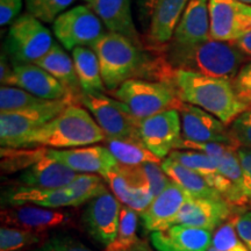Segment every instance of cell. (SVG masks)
Listing matches in <instances>:
<instances>
[{"label":"cell","instance_id":"obj_37","mask_svg":"<svg viewBox=\"0 0 251 251\" xmlns=\"http://www.w3.org/2000/svg\"><path fill=\"white\" fill-rule=\"evenodd\" d=\"M233 85L241 101L251 108V61L241 68L233 80Z\"/></svg>","mask_w":251,"mask_h":251},{"label":"cell","instance_id":"obj_39","mask_svg":"<svg viewBox=\"0 0 251 251\" xmlns=\"http://www.w3.org/2000/svg\"><path fill=\"white\" fill-rule=\"evenodd\" d=\"M23 0H0V25H12L20 17Z\"/></svg>","mask_w":251,"mask_h":251},{"label":"cell","instance_id":"obj_10","mask_svg":"<svg viewBox=\"0 0 251 251\" xmlns=\"http://www.w3.org/2000/svg\"><path fill=\"white\" fill-rule=\"evenodd\" d=\"M139 135L143 146L163 161L183 142L179 112L169 109L139 120Z\"/></svg>","mask_w":251,"mask_h":251},{"label":"cell","instance_id":"obj_1","mask_svg":"<svg viewBox=\"0 0 251 251\" xmlns=\"http://www.w3.org/2000/svg\"><path fill=\"white\" fill-rule=\"evenodd\" d=\"M163 83L175 91L180 101L208 112L227 126L250 108L237 97L233 81L222 78L170 68Z\"/></svg>","mask_w":251,"mask_h":251},{"label":"cell","instance_id":"obj_26","mask_svg":"<svg viewBox=\"0 0 251 251\" xmlns=\"http://www.w3.org/2000/svg\"><path fill=\"white\" fill-rule=\"evenodd\" d=\"M35 64L51 75L62 84L72 98L79 101L80 97L83 96V90L78 80L74 59L57 43H55L48 54L43 56Z\"/></svg>","mask_w":251,"mask_h":251},{"label":"cell","instance_id":"obj_30","mask_svg":"<svg viewBox=\"0 0 251 251\" xmlns=\"http://www.w3.org/2000/svg\"><path fill=\"white\" fill-rule=\"evenodd\" d=\"M137 224V212L128 206H122L118 235L113 243L106 247L105 251H133L141 243L136 234Z\"/></svg>","mask_w":251,"mask_h":251},{"label":"cell","instance_id":"obj_16","mask_svg":"<svg viewBox=\"0 0 251 251\" xmlns=\"http://www.w3.org/2000/svg\"><path fill=\"white\" fill-rule=\"evenodd\" d=\"M188 2L190 0H158L150 20L144 48H148L152 54L164 51Z\"/></svg>","mask_w":251,"mask_h":251},{"label":"cell","instance_id":"obj_19","mask_svg":"<svg viewBox=\"0 0 251 251\" xmlns=\"http://www.w3.org/2000/svg\"><path fill=\"white\" fill-rule=\"evenodd\" d=\"M5 85L19 87L45 100H59L71 97L59 81L36 64L13 67Z\"/></svg>","mask_w":251,"mask_h":251},{"label":"cell","instance_id":"obj_24","mask_svg":"<svg viewBox=\"0 0 251 251\" xmlns=\"http://www.w3.org/2000/svg\"><path fill=\"white\" fill-rule=\"evenodd\" d=\"M79 174L46 153L27 168L20 176L23 186L37 188H62L68 186Z\"/></svg>","mask_w":251,"mask_h":251},{"label":"cell","instance_id":"obj_43","mask_svg":"<svg viewBox=\"0 0 251 251\" xmlns=\"http://www.w3.org/2000/svg\"><path fill=\"white\" fill-rule=\"evenodd\" d=\"M12 71H13V67L9 65V61L7 55L2 52L1 54V64H0V80H1V86L5 85L6 80L11 76Z\"/></svg>","mask_w":251,"mask_h":251},{"label":"cell","instance_id":"obj_2","mask_svg":"<svg viewBox=\"0 0 251 251\" xmlns=\"http://www.w3.org/2000/svg\"><path fill=\"white\" fill-rule=\"evenodd\" d=\"M159 55L171 69L230 81L248 61L233 43L213 39L190 47L169 45Z\"/></svg>","mask_w":251,"mask_h":251},{"label":"cell","instance_id":"obj_22","mask_svg":"<svg viewBox=\"0 0 251 251\" xmlns=\"http://www.w3.org/2000/svg\"><path fill=\"white\" fill-rule=\"evenodd\" d=\"M208 2L209 0H190L169 45L190 47L212 39Z\"/></svg>","mask_w":251,"mask_h":251},{"label":"cell","instance_id":"obj_3","mask_svg":"<svg viewBox=\"0 0 251 251\" xmlns=\"http://www.w3.org/2000/svg\"><path fill=\"white\" fill-rule=\"evenodd\" d=\"M91 49L98 56L103 84L109 92L137 76L155 78L157 57L149 59L143 48L127 37L108 31Z\"/></svg>","mask_w":251,"mask_h":251},{"label":"cell","instance_id":"obj_29","mask_svg":"<svg viewBox=\"0 0 251 251\" xmlns=\"http://www.w3.org/2000/svg\"><path fill=\"white\" fill-rule=\"evenodd\" d=\"M105 142L106 148L121 165L139 166L144 163H162V159L149 151L141 141L106 139Z\"/></svg>","mask_w":251,"mask_h":251},{"label":"cell","instance_id":"obj_35","mask_svg":"<svg viewBox=\"0 0 251 251\" xmlns=\"http://www.w3.org/2000/svg\"><path fill=\"white\" fill-rule=\"evenodd\" d=\"M231 137L242 148L251 150V108L240 114L229 125Z\"/></svg>","mask_w":251,"mask_h":251},{"label":"cell","instance_id":"obj_15","mask_svg":"<svg viewBox=\"0 0 251 251\" xmlns=\"http://www.w3.org/2000/svg\"><path fill=\"white\" fill-rule=\"evenodd\" d=\"M231 206L224 198H193L185 202L175 225L216 230L231 218Z\"/></svg>","mask_w":251,"mask_h":251},{"label":"cell","instance_id":"obj_44","mask_svg":"<svg viewBox=\"0 0 251 251\" xmlns=\"http://www.w3.org/2000/svg\"><path fill=\"white\" fill-rule=\"evenodd\" d=\"M208 251H218V250H215L214 248H212V247H211V248H209V249H208ZM226 251H249V249H248L246 244H242V246L238 247V248H235V249L226 250Z\"/></svg>","mask_w":251,"mask_h":251},{"label":"cell","instance_id":"obj_12","mask_svg":"<svg viewBox=\"0 0 251 251\" xmlns=\"http://www.w3.org/2000/svg\"><path fill=\"white\" fill-rule=\"evenodd\" d=\"M211 37L233 43L251 30V6L237 0H209Z\"/></svg>","mask_w":251,"mask_h":251},{"label":"cell","instance_id":"obj_41","mask_svg":"<svg viewBox=\"0 0 251 251\" xmlns=\"http://www.w3.org/2000/svg\"><path fill=\"white\" fill-rule=\"evenodd\" d=\"M157 2H158V0H136L139 19L143 25L150 24Z\"/></svg>","mask_w":251,"mask_h":251},{"label":"cell","instance_id":"obj_23","mask_svg":"<svg viewBox=\"0 0 251 251\" xmlns=\"http://www.w3.org/2000/svg\"><path fill=\"white\" fill-rule=\"evenodd\" d=\"M1 219L7 227L11 226V227L36 233V231H45L68 224L70 221V215L57 209L21 205L13 206L12 208L2 211Z\"/></svg>","mask_w":251,"mask_h":251},{"label":"cell","instance_id":"obj_8","mask_svg":"<svg viewBox=\"0 0 251 251\" xmlns=\"http://www.w3.org/2000/svg\"><path fill=\"white\" fill-rule=\"evenodd\" d=\"M79 102L91 113L105 133L106 139L141 141L139 119L135 118L122 102L105 94H83Z\"/></svg>","mask_w":251,"mask_h":251},{"label":"cell","instance_id":"obj_42","mask_svg":"<svg viewBox=\"0 0 251 251\" xmlns=\"http://www.w3.org/2000/svg\"><path fill=\"white\" fill-rule=\"evenodd\" d=\"M233 45L236 47V49L248 59V61L251 59V30L243 37H241V39H238L237 41L233 42Z\"/></svg>","mask_w":251,"mask_h":251},{"label":"cell","instance_id":"obj_33","mask_svg":"<svg viewBox=\"0 0 251 251\" xmlns=\"http://www.w3.org/2000/svg\"><path fill=\"white\" fill-rule=\"evenodd\" d=\"M40 242V236L33 231L14 227L0 229V251H17Z\"/></svg>","mask_w":251,"mask_h":251},{"label":"cell","instance_id":"obj_25","mask_svg":"<svg viewBox=\"0 0 251 251\" xmlns=\"http://www.w3.org/2000/svg\"><path fill=\"white\" fill-rule=\"evenodd\" d=\"M6 200L12 206L31 205L46 207V208H62V207H76L80 203L76 194L69 186L62 188H37L20 186L6 194Z\"/></svg>","mask_w":251,"mask_h":251},{"label":"cell","instance_id":"obj_40","mask_svg":"<svg viewBox=\"0 0 251 251\" xmlns=\"http://www.w3.org/2000/svg\"><path fill=\"white\" fill-rule=\"evenodd\" d=\"M235 228L238 237L251 251V209H247L235 218Z\"/></svg>","mask_w":251,"mask_h":251},{"label":"cell","instance_id":"obj_13","mask_svg":"<svg viewBox=\"0 0 251 251\" xmlns=\"http://www.w3.org/2000/svg\"><path fill=\"white\" fill-rule=\"evenodd\" d=\"M103 178L119 201L140 214L146 211L155 199L139 166L119 164L117 168L103 176Z\"/></svg>","mask_w":251,"mask_h":251},{"label":"cell","instance_id":"obj_14","mask_svg":"<svg viewBox=\"0 0 251 251\" xmlns=\"http://www.w3.org/2000/svg\"><path fill=\"white\" fill-rule=\"evenodd\" d=\"M121 207L118 198L108 191L89 201L84 212V222L89 234L102 246L108 247L117 237Z\"/></svg>","mask_w":251,"mask_h":251},{"label":"cell","instance_id":"obj_28","mask_svg":"<svg viewBox=\"0 0 251 251\" xmlns=\"http://www.w3.org/2000/svg\"><path fill=\"white\" fill-rule=\"evenodd\" d=\"M163 171L171 181L180 186L193 198H222L198 172L166 157L161 163Z\"/></svg>","mask_w":251,"mask_h":251},{"label":"cell","instance_id":"obj_4","mask_svg":"<svg viewBox=\"0 0 251 251\" xmlns=\"http://www.w3.org/2000/svg\"><path fill=\"white\" fill-rule=\"evenodd\" d=\"M106 140V135L84 106L72 103L54 120L31 133L24 148H81Z\"/></svg>","mask_w":251,"mask_h":251},{"label":"cell","instance_id":"obj_5","mask_svg":"<svg viewBox=\"0 0 251 251\" xmlns=\"http://www.w3.org/2000/svg\"><path fill=\"white\" fill-rule=\"evenodd\" d=\"M111 93L139 120L169 109H178L181 103L168 84L140 78L125 81Z\"/></svg>","mask_w":251,"mask_h":251},{"label":"cell","instance_id":"obj_38","mask_svg":"<svg viewBox=\"0 0 251 251\" xmlns=\"http://www.w3.org/2000/svg\"><path fill=\"white\" fill-rule=\"evenodd\" d=\"M237 157L243 172V192L248 202H251V150L237 148Z\"/></svg>","mask_w":251,"mask_h":251},{"label":"cell","instance_id":"obj_9","mask_svg":"<svg viewBox=\"0 0 251 251\" xmlns=\"http://www.w3.org/2000/svg\"><path fill=\"white\" fill-rule=\"evenodd\" d=\"M52 31L69 51L78 47L91 48L106 34L100 19L86 5L76 6L62 13L52 23Z\"/></svg>","mask_w":251,"mask_h":251},{"label":"cell","instance_id":"obj_20","mask_svg":"<svg viewBox=\"0 0 251 251\" xmlns=\"http://www.w3.org/2000/svg\"><path fill=\"white\" fill-rule=\"evenodd\" d=\"M109 33L119 34L143 48L131 12V0H84Z\"/></svg>","mask_w":251,"mask_h":251},{"label":"cell","instance_id":"obj_18","mask_svg":"<svg viewBox=\"0 0 251 251\" xmlns=\"http://www.w3.org/2000/svg\"><path fill=\"white\" fill-rule=\"evenodd\" d=\"M190 198L191 196L186 191L171 181L162 193L155 197L148 208L141 213L144 229L155 233L174 226L181 207Z\"/></svg>","mask_w":251,"mask_h":251},{"label":"cell","instance_id":"obj_31","mask_svg":"<svg viewBox=\"0 0 251 251\" xmlns=\"http://www.w3.org/2000/svg\"><path fill=\"white\" fill-rule=\"evenodd\" d=\"M50 100L41 99L27 91L15 86L2 85L0 89V112H17L35 107Z\"/></svg>","mask_w":251,"mask_h":251},{"label":"cell","instance_id":"obj_34","mask_svg":"<svg viewBox=\"0 0 251 251\" xmlns=\"http://www.w3.org/2000/svg\"><path fill=\"white\" fill-rule=\"evenodd\" d=\"M139 169L155 197L162 193L171 184V179L163 171L161 163H144L139 165Z\"/></svg>","mask_w":251,"mask_h":251},{"label":"cell","instance_id":"obj_46","mask_svg":"<svg viewBox=\"0 0 251 251\" xmlns=\"http://www.w3.org/2000/svg\"><path fill=\"white\" fill-rule=\"evenodd\" d=\"M237 1H241V2H243V4L251 6V0H237Z\"/></svg>","mask_w":251,"mask_h":251},{"label":"cell","instance_id":"obj_27","mask_svg":"<svg viewBox=\"0 0 251 251\" xmlns=\"http://www.w3.org/2000/svg\"><path fill=\"white\" fill-rule=\"evenodd\" d=\"M71 54L83 94L98 96L105 93L106 86L102 80L99 59L93 49L78 47L72 50Z\"/></svg>","mask_w":251,"mask_h":251},{"label":"cell","instance_id":"obj_36","mask_svg":"<svg viewBox=\"0 0 251 251\" xmlns=\"http://www.w3.org/2000/svg\"><path fill=\"white\" fill-rule=\"evenodd\" d=\"M31 251H94L71 236H55Z\"/></svg>","mask_w":251,"mask_h":251},{"label":"cell","instance_id":"obj_6","mask_svg":"<svg viewBox=\"0 0 251 251\" xmlns=\"http://www.w3.org/2000/svg\"><path fill=\"white\" fill-rule=\"evenodd\" d=\"M77 102L68 97L65 99L50 100L35 107L17 112L0 113V142L2 148H24L28 136L61 114L65 108Z\"/></svg>","mask_w":251,"mask_h":251},{"label":"cell","instance_id":"obj_45","mask_svg":"<svg viewBox=\"0 0 251 251\" xmlns=\"http://www.w3.org/2000/svg\"><path fill=\"white\" fill-rule=\"evenodd\" d=\"M133 251H151L148 248V246H147L146 243H143V242H141L139 246H137L136 248H135V249L133 250Z\"/></svg>","mask_w":251,"mask_h":251},{"label":"cell","instance_id":"obj_11","mask_svg":"<svg viewBox=\"0 0 251 251\" xmlns=\"http://www.w3.org/2000/svg\"><path fill=\"white\" fill-rule=\"evenodd\" d=\"M181 121V136L192 143H222L238 148L231 137L229 126L208 112L181 101L177 109Z\"/></svg>","mask_w":251,"mask_h":251},{"label":"cell","instance_id":"obj_21","mask_svg":"<svg viewBox=\"0 0 251 251\" xmlns=\"http://www.w3.org/2000/svg\"><path fill=\"white\" fill-rule=\"evenodd\" d=\"M157 251H208L213 231L207 229L175 225L150 235Z\"/></svg>","mask_w":251,"mask_h":251},{"label":"cell","instance_id":"obj_17","mask_svg":"<svg viewBox=\"0 0 251 251\" xmlns=\"http://www.w3.org/2000/svg\"><path fill=\"white\" fill-rule=\"evenodd\" d=\"M47 155L63 163L77 174H99L102 177L119 165L111 151L101 146L75 149H47Z\"/></svg>","mask_w":251,"mask_h":251},{"label":"cell","instance_id":"obj_32","mask_svg":"<svg viewBox=\"0 0 251 251\" xmlns=\"http://www.w3.org/2000/svg\"><path fill=\"white\" fill-rule=\"evenodd\" d=\"M76 0H25L27 13L43 24H52Z\"/></svg>","mask_w":251,"mask_h":251},{"label":"cell","instance_id":"obj_7","mask_svg":"<svg viewBox=\"0 0 251 251\" xmlns=\"http://www.w3.org/2000/svg\"><path fill=\"white\" fill-rule=\"evenodd\" d=\"M51 33L29 13L20 15L8 28L5 54L13 67L35 64L54 46Z\"/></svg>","mask_w":251,"mask_h":251}]
</instances>
